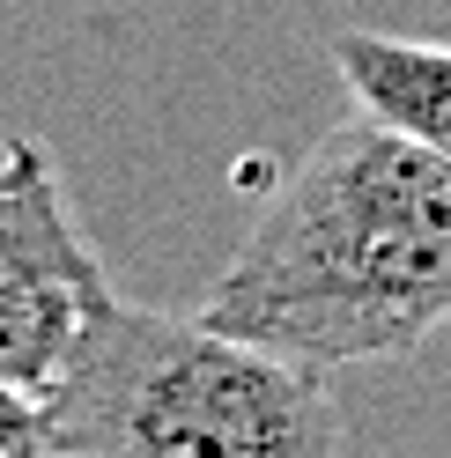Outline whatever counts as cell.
Here are the masks:
<instances>
[{
  "label": "cell",
  "mask_w": 451,
  "mask_h": 458,
  "mask_svg": "<svg viewBox=\"0 0 451 458\" xmlns=\"http://www.w3.org/2000/svg\"><path fill=\"white\" fill-rule=\"evenodd\" d=\"M341 89L355 111L392 119L451 156V45L444 38H400V30H333L326 45Z\"/></svg>",
  "instance_id": "obj_4"
},
{
  "label": "cell",
  "mask_w": 451,
  "mask_h": 458,
  "mask_svg": "<svg viewBox=\"0 0 451 458\" xmlns=\"http://www.w3.org/2000/svg\"><path fill=\"white\" fill-rule=\"evenodd\" d=\"M0 458H52L45 399L22 392V385H0Z\"/></svg>",
  "instance_id": "obj_5"
},
{
  "label": "cell",
  "mask_w": 451,
  "mask_h": 458,
  "mask_svg": "<svg viewBox=\"0 0 451 458\" xmlns=\"http://www.w3.org/2000/svg\"><path fill=\"white\" fill-rule=\"evenodd\" d=\"M104 296L111 274L67 208V178L52 148L8 140L0 148V385L45 399L81 318Z\"/></svg>",
  "instance_id": "obj_3"
},
{
  "label": "cell",
  "mask_w": 451,
  "mask_h": 458,
  "mask_svg": "<svg viewBox=\"0 0 451 458\" xmlns=\"http://www.w3.org/2000/svg\"><path fill=\"white\" fill-rule=\"evenodd\" d=\"M52 458H341L319 362L104 296L45 385Z\"/></svg>",
  "instance_id": "obj_2"
},
{
  "label": "cell",
  "mask_w": 451,
  "mask_h": 458,
  "mask_svg": "<svg viewBox=\"0 0 451 458\" xmlns=\"http://www.w3.org/2000/svg\"><path fill=\"white\" fill-rule=\"evenodd\" d=\"M192 318L319 369L430 348L451 326V156L341 119L267 185Z\"/></svg>",
  "instance_id": "obj_1"
}]
</instances>
